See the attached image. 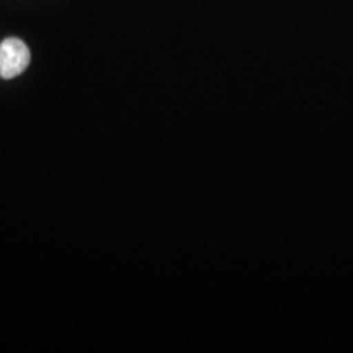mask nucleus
Returning a JSON list of instances; mask_svg holds the SVG:
<instances>
[{
  "instance_id": "obj_1",
  "label": "nucleus",
  "mask_w": 353,
  "mask_h": 353,
  "mask_svg": "<svg viewBox=\"0 0 353 353\" xmlns=\"http://www.w3.org/2000/svg\"><path fill=\"white\" fill-rule=\"evenodd\" d=\"M30 63V51L19 38H7L0 43V76L6 80L21 75Z\"/></svg>"
}]
</instances>
